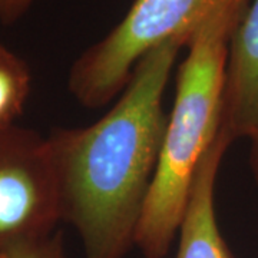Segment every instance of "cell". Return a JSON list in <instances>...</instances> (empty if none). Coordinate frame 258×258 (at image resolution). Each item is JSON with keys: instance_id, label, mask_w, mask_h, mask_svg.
I'll list each match as a JSON object with an SVG mask.
<instances>
[{"instance_id": "6da1fadb", "label": "cell", "mask_w": 258, "mask_h": 258, "mask_svg": "<svg viewBox=\"0 0 258 258\" xmlns=\"http://www.w3.org/2000/svg\"><path fill=\"white\" fill-rule=\"evenodd\" d=\"M181 49L178 40L154 47L101 119L47 137L60 221L79 234L85 258H123L135 245L165 135L164 93Z\"/></svg>"}, {"instance_id": "7a4b0ae2", "label": "cell", "mask_w": 258, "mask_h": 258, "mask_svg": "<svg viewBox=\"0 0 258 258\" xmlns=\"http://www.w3.org/2000/svg\"><path fill=\"white\" fill-rule=\"evenodd\" d=\"M245 12L220 13L186 47L157 171L135 237V245L145 258L165 257L178 235L195 172L220 132L228 46Z\"/></svg>"}, {"instance_id": "3957f363", "label": "cell", "mask_w": 258, "mask_h": 258, "mask_svg": "<svg viewBox=\"0 0 258 258\" xmlns=\"http://www.w3.org/2000/svg\"><path fill=\"white\" fill-rule=\"evenodd\" d=\"M251 0H135L106 36L71 66L68 88L85 108L108 105L125 89L141 57L166 40L188 47L198 32L227 10H247Z\"/></svg>"}, {"instance_id": "277c9868", "label": "cell", "mask_w": 258, "mask_h": 258, "mask_svg": "<svg viewBox=\"0 0 258 258\" xmlns=\"http://www.w3.org/2000/svg\"><path fill=\"white\" fill-rule=\"evenodd\" d=\"M59 222L47 137L19 125L0 128V251L47 237Z\"/></svg>"}, {"instance_id": "5b68a950", "label": "cell", "mask_w": 258, "mask_h": 258, "mask_svg": "<svg viewBox=\"0 0 258 258\" xmlns=\"http://www.w3.org/2000/svg\"><path fill=\"white\" fill-rule=\"evenodd\" d=\"M220 131L258 145V0H251L228 46Z\"/></svg>"}, {"instance_id": "8992f818", "label": "cell", "mask_w": 258, "mask_h": 258, "mask_svg": "<svg viewBox=\"0 0 258 258\" xmlns=\"http://www.w3.org/2000/svg\"><path fill=\"white\" fill-rule=\"evenodd\" d=\"M231 144L222 132H218L198 165L178 231L175 258H234L215 214L217 176Z\"/></svg>"}, {"instance_id": "52a82bcc", "label": "cell", "mask_w": 258, "mask_h": 258, "mask_svg": "<svg viewBox=\"0 0 258 258\" xmlns=\"http://www.w3.org/2000/svg\"><path fill=\"white\" fill-rule=\"evenodd\" d=\"M28 63L0 43V128L16 125L30 93Z\"/></svg>"}, {"instance_id": "ba28073f", "label": "cell", "mask_w": 258, "mask_h": 258, "mask_svg": "<svg viewBox=\"0 0 258 258\" xmlns=\"http://www.w3.org/2000/svg\"><path fill=\"white\" fill-rule=\"evenodd\" d=\"M5 252L8 258H66L63 234L55 231L43 238L13 245Z\"/></svg>"}, {"instance_id": "9c48e42d", "label": "cell", "mask_w": 258, "mask_h": 258, "mask_svg": "<svg viewBox=\"0 0 258 258\" xmlns=\"http://www.w3.org/2000/svg\"><path fill=\"white\" fill-rule=\"evenodd\" d=\"M35 0H0V23L2 25H15L22 19Z\"/></svg>"}, {"instance_id": "30bf717a", "label": "cell", "mask_w": 258, "mask_h": 258, "mask_svg": "<svg viewBox=\"0 0 258 258\" xmlns=\"http://www.w3.org/2000/svg\"><path fill=\"white\" fill-rule=\"evenodd\" d=\"M0 258H8L6 257V252H2V251H0Z\"/></svg>"}, {"instance_id": "8fae6325", "label": "cell", "mask_w": 258, "mask_h": 258, "mask_svg": "<svg viewBox=\"0 0 258 258\" xmlns=\"http://www.w3.org/2000/svg\"><path fill=\"white\" fill-rule=\"evenodd\" d=\"M255 178H257V181H258V169H257V172H255Z\"/></svg>"}]
</instances>
